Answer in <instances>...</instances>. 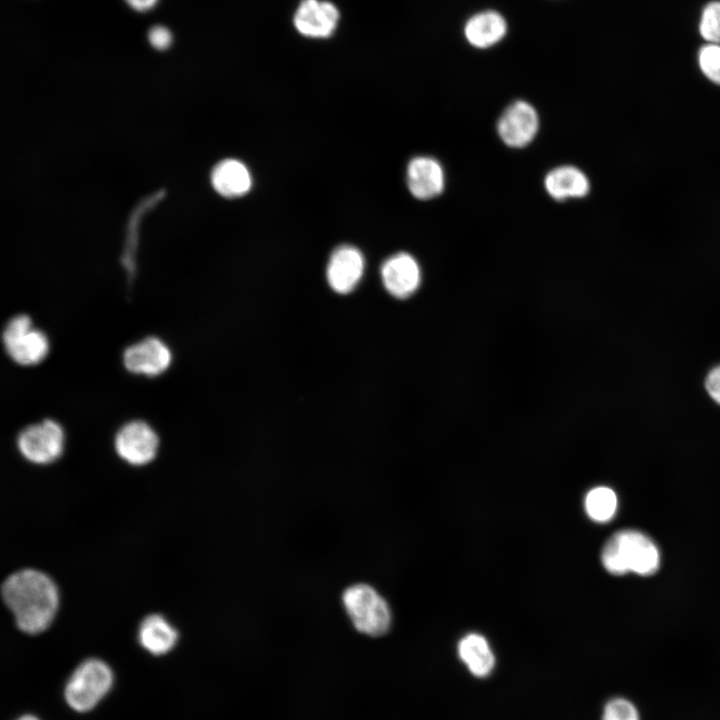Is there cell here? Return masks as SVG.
<instances>
[{
  "mask_svg": "<svg viewBox=\"0 0 720 720\" xmlns=\"http://www.w3.org/2000/svg\"><path fill=\"white\" fill-rule=\"evenodd\" d=\"M1 597L24 633L38 634L52 623L59 602L54 581L36 569L10 574L1 585Z\"/></svg>",
  "mask_w": 720,
  "mask_h": 720,
  "instance_id": "obj_1",
  "label": "cell"
},
{
  "mask_svg": "<svg viewBox=\"0 0 720 720\" xmlns=\"http://www.w3.org/2000/svg\"><path fill=\"white\" fill-rule=\"evenodd\" d=\"M601 561L613 575L634 572L646 576L656 572L660 556L656 545L646 535L635 530H622L606 542Z\"/></svg>",
  "mask_w": 720,
  "mask_h": 720,
  "instance_id": "obj_2",
  "label": "cell"
},
{
  "mask_svg": "<svg viewBox=\"0 0 720 720\" xmlns=\"http://www.w3.org/2000/svg\"><path fill=\"white\" fill-rule=\"evenodd\" d=\"M341 604L348 620L358 633L376 638L390 631L391 607L373 585L357 582L347 586L341 594Z\"/></svg>",
  "mask_w": 720,
  "mask_h": 720,
  "instance_id": "obj_3",
  "label": "cell"
},
{
  "mask_svg": "<svg viewBox=\"0 0 720 720\" xmlns=\"http://www.w3.org/2000/svg\"><path fill=\"white\" fill-rule=\"evenodd\" d=\"M2 342L9 358L21 366L39 364L50 349L47 335L36 328L26 314H17L8 320L2 332Z\"/></svg>",
  "mask_w": 720,
  "mask_h": 720,
  "instance_id": "obj_4",
  "label": "cell"
},
{
  "mask_svg": "<svg viewBox=\"0 0 720 720\" xmlns=\"http://www.w3.org/2000/svg\"><path fill=\"white\" fill-rule=\"evenodd\" d=\"M112 679L111 669L106 663L95 658L85 660L66 685L67 703L79 712L92 709L110 689Z\"/></svg>",
  "mask_w": 720,
  "mask_h": 720,
  "instance_id": "obj_5",
  "label": "cell"
},
{
  "mask_svg": "<svg viewBox=\"0 0 720 720\" xmlns=\"http://www.w3.org/2000/svg\"><path fill=\"white\" fill-rule=\"evenodd\" d=\"M64 443V430L52 419L25 427L16 439L20 454L27 461L40 465L55 462L63 453Z\"/></svg>",
  "mask_w": 720,
  "mask_h": 720,
  "instance_id": "obj_6",
  "label": "cell"
},
{
  "mask_svg": "<svg viewBox=\"0 0 720 720\" xmlns=\"http://www.w3.org/2000/svg\"><path fill=\"white\" fill-rule=\"evenodd\" d=\"M114 447L122 460L134 466H141L155 458L159 437L148 423L133 420L122 425L117 431Z\"/></svg>",
  "mask_w": 720,
  "mask_h": 720,
  "instance_id": "obj_7",
  "label": "cell"
},
{
  "mask_svg": "<svg viewBox=\"0 0 720 720\" xmlns=\"http://www.w3.org/2000/svg\"><path fill=\"white\" fill-rule=\"evenodd\" d=\"M124 367L133 374L155 377L164 373L172 362L170 348L160 338L149 336L123 352Z\"/></svg>",
  "mask_w": 720,
  "mask_h": 720,
  "instance_id": "obj_8",
  "label": "cell"
},
{
  "mask_svg": "<svg viewBox=\"0 0 720 720\" xmlns=\"http://www.w3.org/2000/svg\"><path fill=\"white\" fill-rule=\"evenodd\" d=\"M538 128V114L535 108L525 101H516L509 105L497 123L500 138L513 148L528 145L535 138Z\"/></svg>",
  "mask_w": 720,
  "mask_h": 720,
  "instance_id": "obj_9",
  "label": "cell"
},
{
  "mask_svg": "<svg viewBox=\"0 0 720 720\" xmlns=\"http://www.w3.org/2000/svg\"><path fill=\"white\" fill-rule=\"evenodd\" d=\"M340 14L329 1L302 0L293 17L296 30L305 37L328 38L336 30Z\"/></svg>",
  "mask_w": 720,
  "mask_h": 720,
  "instance_id": "obj_10",
  "label": "cell"
},
{
  "mask_svg": "<svg viewBox=\"0 0 720 720\" xmlns=\"http://www.w3.org/2000/svg\"><path fill=\"white\" fill-rule=\"evenodd\" d=\"M381 277L386 290L398 299L413 295L421 283V270L416 259L400 252L389 257L381 267Z\"/></svg>",
  "mask_w": 720,
  "mask_h": 720,
  "instance_id": "obj_11",
  "label": "cell"
},
{
  "mask_svg": "<svg viewBox=\"0 0 720 720\" xmlns=\"http://www.w3.org/2000/svg\"><path fill=\"white\" fill-rule=\"evenodd\" d=\"M363 271L362 253L353 246L343 245L331 254L327 266V280L335 292L347 294L359 283Z\"/></svg>",
  "mask_w": 720,
  "mask_h": 720,
  "instance_id": "obj_12",
  "label": "cell"
},
{
  "mask_svg": "<svg viewBox=\"0 0 720 720\" xmlns=\"http://www.w3.org/2000/svg\"><path fill=\"white\" fill-rule=\"evenodd\" d=\"M406 178L409 191L420 200L438 196L445 185V174L441 164L428 156L413 158L407 166Z\"/></svg>",
  "mask_w": 720,
  "mask_h": 720,
  "instance_id": "obj_13",
  "label": "cell"
},
{
  "mask_svg": "<svg viewBox=\"0 0 720 720\" xmlns=\"http://www.w3.org/2000/svg\"><path fill=\"white\" fill-rule=\"evenodd\" d=\"M211 183L220 195L235 198L249 192L252 177L244 163L236 159H226L214 167Z\"/></svg>",
  "mask_w": 720,
  "mask_h": 720,
  "instance_id": "obj_14",
  "label": "cell"
},
{
  "mask_svg": "<svg viewBox=\"0 0 720 720\" xmlns=\"http://www.w3.org/2000/svg\"><path fill=\"white\" fill-rule=\"evenodd\" d=\"M177 639V630L158 613L144 617L138 628L139 643L154 655H162L170 651Z\"/></svg>",
  "mask_w": 720,
  "mask_h": 720,
  "instance_id": "obj_15",
  "label": "cell"
},
{
  "mask_svg": "<svg viewBox=\"0 0 720 720\" xmlns=\"http://www.w3.org/2000/svg\"><path fill=\"white\" fill-rule=\"evenodd\" d=\"M545 189L556 200L581 198L588 194L590 183L587 176L574 166L552 169L545 177Z\"/></svg>",
  "mask_w": 720,
  "mask_h": 720,
  "instance_id": "obj_16",
  "label": "cell"
},
{
  "mask_svg": "<svg viewBox=\"0 0 720 720\" xmlns=\"http://www.w3.org/2000/svg\"><path fill=\"white\" fill-rule=\"evenodd\" d=\"M458 655L470 673L476 677H486L494 669L495 656L488 641L478 633H469L460 640Z\"/></svg>",
  "mask_w": 720,
  "mask_h": 720,
  "instance_id": "obj_17",
  "label": "cell"
},
{
  "mask_svg": "<svg viewBox=\"0 0 720 720\" xmlns=\"http://www.w3.org/2000/svg\"><path fill=\"white\" fill-rule=\"evenodd\" d=\"M505 33L506 22L495 11H485L472 16L465 26L467 40L478 48H487L496 44Z\"/></svg>",
  "mask_w": 720,
  "mask_h": 720,
  "instance_id": "obj_18",
  "label": "cell"
},
{
  "mask_svg": "<svg viewBox=\"0 0 720 720\" xmlns=\"http://www.w3.org/2000/svg\"><path fill=\"white\" fill-rule=\"evenodd\" d=\"M617 503V496L611 488L599 486L587 493L584 504L590 519L603 523L613 518Z\"/></svg>",
  "mask_w": 720,
  "mask_h": 720,
  "instance_id": "obj_19",
  "label": "cell"
},
{
  "mask_svg": "<svg viewBox=\"0 0 720 720\" xmlns=\"http://www.w3.org/2000/svg\"><path fill=\"white\" fill-rule=\"evenodd\" d=\"M601 720H642L636 703L625 696H614L606 701Z\"/></svg>",
  "mask_w": 720,
  "mask_h": 720,
  "instance_id": "obj_20",
  "label": "cell"
},
{
  "mask_svg": "<svg viewBox=\"0 0 720 720\" xmlns=\"http://www.w3.org/2000/svg\"><path fill=\"white\" fill-rule=\"evenodd\" d=\"M699 33L707 43L720 44V0L711 1L703 8Z\"/></svg>",
  "mask_w": 720,
  "mask_h": 720,
  "instance_id": "obj_21",
  "label": "cell"
},
{
  "mask_svg": "<svg viewBox=\"0 0 720 720\" xmlns=\"http://www.w3.org/2000/svg\"><path fill=\"white\" fill-rule=\"evenodd\" d=\"M702 73L713 83L720 85V44L706 43L698 53Z\"/></svg>",
  "mask_w": 720,
  "mask_h": 720,
  "instance_id": "obj_22",
  "label": "cell"
},
{
  "mask_svg": "<svg viewBox=\"0 0 720 720\" xmlns=\"http://www.w3.org/2000/svg\"><path fill=\"white\" fill-rule=\"evenodd\" d=\"M148 39L150 44L158 49L163 50L170 46L172 37L170 31L164 26H154L148 33Z\"/></svg>",
  "mask_w": 720,
  "mask_h": 720,
  "instance_id": "obj_23",
  "label": "cell"
},
{
  "mask_svg": "<svg viewBox=\"0 0 720 720\" xmlns=\"http://www.w3.org/2000/svg\"><path fill=\"white\" fill-rule=\"evenodd\" d=\"M705 387L711 398L720 405V365L712 368L707 374Z\"/></svg>",
  "mask_w": 720,
  "mask_h": 720,
  "instance_id": "obj_24",
  "label": "cell"
},
{
  "mask_svg": "<svg viewBox=\"0 0 720 720\" xmlns=\"http://www.w3.org/2000/svg\"><path fill=\"white\" fill-rule=\"evenodd\" d=\"M126 2L137 11H146L151 9L157 0H126Z\"/></svg>",
  "mask_w": 720,
  "mask_h": 720,
  "instance_id": "obj_25",
  "label": "cell"
},
{
  "mask_svg": "<svg viewBox=\"0 0 720 720\" xmlns=\"http://www.w3.org/2000/svg\"><path fill=\"white\" fill-rule=\"evenodd\" d=\"M18 720H38V719L31 715H25V716H22L21 718H19Z\"/></svg>",
  "mask_w": 720,
  "mask_h": 720,
  "instance_id": "obj_26",
  "label": "cell"
}]
</instances>
